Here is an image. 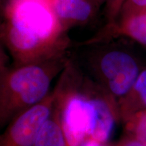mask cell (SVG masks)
I'll use <instances>...</instances> for the list:
<instances>
[{"mask_svg": "<svg viewBox=\"0 0 146 146\" xmlns=\"http://www.w3.org/2000/svg\"><path fill=\"white\" fill-rule=\"evenodd\" d=\"M6 0H0V22L2 20Z\"/></svg>", "mask_w": 146, "mask_h": 146, "instance_id": "obj_15", "label": "cell"}, {"mask_svg": "<svg viewBox=\"0 0 146 146\" xmlns=\"http://www.w3.org/2000/svg\"><path fill=\"white\" fill-rule=\"evenodd\" d=\"M133 102H137V104L133 115L146 110V70L139 73L130 92L120 100L119 111L130 105Z\"/></svg>", "mask_w": 146, "mask_h": 146, "instance_id": "obj_9", "label": "cell"}, {"mask_svg": "<svg viewBox=\"0 0 146 146\" xmlns=\"http://www.w3.org/2000/svg\"><path fill=\"white\" fill-rule=\"evenodd\" d=\"M111 146H143L138 141H137L135 139L129 135L127 137L124 138L121 141H118L114 145Z\"/></svg>", "mask_w": 146, "mask_h": 146, "instance_id": "obj_12", "label": "cell"}, {"mask_svg": "<svg viewBox=\"0 0 146 146\" xmlns=\"http://www.w3.org/2000/svg\"><path fill=\"white\" fill-rule=\"evenodd\" d=\"M7 62H8V56H6L0 44V68L7 67Z\"/></svg>", "mask_w": 146, "mask_h": 146, "instance_id": "obj_14", "label": "cell"}, {"mask_svg": "<svg viewBox=\"0 0 146 146\" xmlns=\"http://www.w3.org/2000/svg\"><path fill=\"white\" fill-rule=\"evenodd\" d=\"M81 146H105V144L97 141L93 138H87Z\"/></svg>", "mask_w": 146, "mask_h": 146, "instance_id": "obj_13", "label": "cell"}, {"mask_svg": "<svg viewBox=\"0 0 146 146\" xmlns=\"http://www.w3.org/2000/svg\"><path fill=\"white\" fill-rule=\"evenodd\" d=\"M120 31L146 45V10L126 16L121 25Z\"/></svg>", "mask_w": 146, "mask_h": 146, "instance_id": "obj_8", "label": "cell"}, {"mask_svg": "<svg viewBox=\"0 0 146 146\" xmlns=\"http://www.w3.org/2000/svg\"><path fill=\"white\" fill-rule=\"evenodd\" d=\"M0 40L15 66L64 57L69 43L53 0H6Z\"/></svg>", "mask_w": 146, "mask_h": 146, "instance_id": "obj_1", "label": "cell"}, {"mask_svg": "<svg viewBox=\"0 0 146 146\" xmlns=\"http://www.w3.org/2000/svg\"><path fill=\"white\" fill-rule=\"evenodd\" d=\"M126 122L129 135L146 146V110L133 115Z\"/></svg>", "mask_w": 146, "mask_h": 146, "instance_id": "obj_10", "label": "cell"}, {"mask_svg": "<svg viewBox=\"0 0 146 146\" xmlns=\"http://www.w3.org/2000/svg\"><path fill=\"white\" fill-rule=\"evenodd\" d=\"M67 62L62 57L7 69L0 90V128L43 101L52 91L53 80L61 74Z\"/></svg>", "mask_w": 146, "mask_h": 146, "instance_id": "obj_3", "label": "cell"}, {"mask_svg": "<svg viewBox=\"0 0 146 146\" xmlns=\"http://www.w3.org/2000/svg\"><path fill=\"white\" fill-rule=\"evenodd\" d=\"M98 70L104 89L114 99L120 100L130 92L140 73L134 58L117 50H108L100 56Z\"/></svg>", "mask_w": 146, "mask_h": 146, "instance_id": "obj_5", "label": "cell"}, {"mask_svg": "<svg viewBox=\"0 0 146 146\" xmlns=\"http://www.w3.org/2000/svg\"><path fill=\"white\" fill-rule=\"evenodd\" d=\"M54 89L68 146H81L87 138L106 143L118 112L114 98L95 90L68 61Z\"/></svg>", "mask_w": 146, "mask_h": 146, "instance_id": "obj_2", "label": "cell"}, {"mask_svg": "<svg viewBox=\"0 0 146 146\" xmlns=\"http://www.w3.org/2000/svg\"><path fill=\"white\" fill-rule=\"evenodd\" d=\"M8 68V67H2V68H0V90H1V83H2L3 78L4 76L5 72H6L7 69Z\"/></svg>", "mask_w": 146, "mask_h": 146, "instance_id": "obj_16", "label": "cell"}, {"mask_svg": "<svg viewBox=\"0 0 146 146\" xmlns=\"http://www.w3.org/2000/svg\"><path fill=\"white\" fill-rule=\"evenodd\" d=\"M54 11L64 29L87 23L95 12L94 0H53Z\"/></svg>", "mask_w": 146, "mask_h": 146, "instance_id": "obj_6", "label": "cell"}, {"mask_svg": "<svg viewBox=\"0 0 146 146\" xmlns=\"http://www.w3.org/2000/svg\"><path fill=\"white\" fill-rule=\"evenodd\" d=\"M55 101L53 89L43 101L15 116L0 135V146H33L40 129L52 113Z\"/></svg>", "mask_w": 146, "mask_h": 146, "instance_id": "obj_4", "label": "cell"}, {"mask_svg": "<svg viewBox=\"0 0 146 146\" xmlns=\"http://www.w3.org/2000/svg\"><path fill=\"white\" fill-rule=\"evenodd\" d=\"M33 146H68L56 104L50 117L40 129Z\"/></svg>", "mask_w": 146, "mask_h": 146, "instance_id": "obj_7", "label": "cell"}, {"mask_svg": "<svg viewBox=\"0 0 146 146\" xmlns=\"http://www.w3.org/2000/svg\"><path fill=\"white\" fill-rule=\"evenodd\" d=\"M127 6L131 9L127 15L141 12L146 10V0H127Z\"/></svg>", "mask_w": 146, "mask_h": 146, "instance_id": "obj_11", "label": "cell"}]
</instances>
